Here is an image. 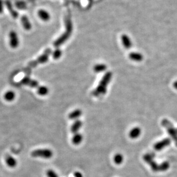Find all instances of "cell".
<instances>
[{
    "mask_svg": "<svg viewBox=\"0 0 177 177\" xmlns=\"http://www.w3.org/2000/svg\"><path fill=\"white\" fill-rule=\"evenodd\" d=\"M112 77V73L110 71L107 72L100 80L98 85L93 91L92 95L94 97H99L104 95L107 90L108 84L111 82Z\"/></svg>",
    "mask_w": 177,
    "mask_h": 177,
    "instance_id": "cell-1",
    "label": "cell"
},
{
    "mask_svg": "<svg viewBox=\"0 0 177 177\" xmlns=\"http://www.w3.org/2000/svg\"><path fill=\"white\" fill-rule=\"evenodd\" d=\"M162 126L167 129L169 134L174 141L177 146V130L175 128L173 124L167 119H163L161 121Z\"/></svg>",
    "mask_w": 177,
    "mask_h": 177,
    "instance_id": "cell-2",
    "label": "cell"
},
{
    "mask_svg": "<svg viewBox=\"0 0 177 177\" xmlns=\"http://www.w3.org/2000/svg\"><path fill=\"white\" fill-rule=\"evenodd\" d=\"M51 52V51L50 49H47L44 52V54L43 55H42L41 56H40L37 59L30 62L28 63V67L33 68V67H36L39 64H43V63H46L48 61L49 56Z\"/></svg>",
    "mask_w": 177,
    "mask_h": 177,
    "instance_id": "cell-3",
    "label": "cell"
},
{
    "mask_svg": "<svg viewBox=\"0 0 177 177\" xmlns=\"http://www.w3.org/2000/svg\"><path fill=\"white\" fill-rule=\"evenodd\" d=\"M31 155L35 158H42L44 159H49L53 156V152L49 149H38L32 151Z\"/></svg>",
    "mask_w": 177,
    "mask_h": 177,
    "instance_id": "cell-4",
    "label": "cell"
},
{
    "mask_svg": "<svg viewBox=\"0 0 177 177\" xmlns=\"http://www.w3.org/2000/svg\"><path fill=\"white\" fill-rule=\"evenodd\" d=\"M9 45L12 48H16L19 45V40L15 31H11L9 34Z\"/></svg>",
    "mask_w": 177,
    "mask_h": 177,
    "instance_id": "cell-5",
    "label": "cell"
},
{
    "mask_svg": "<svg viewBox=\"0 0 177 177\" xmlns=\"http://www.w3.org/2000/svg\"><path fill=\"white\" fill-rule=\"evenodd\" d=\"M21 83L24 85L28 86L32 88H36L39 87V82L36 80H32L28 77H25L21 80Z\"/></svg>",
    "mask_w": 177,
    "mask_h": 177,
    "instance_id": "cell-6",
    "label": "cell"
},
{
    "mask_svg": "<svg viewBox=\"0 0 177 177\" xmlns=\"http://www.w3.org/2000/svg\"><path fill=\"white\" fill-rule=\"evenodd\" d=\"M170 143H171V140L169 138H166L160 142L155 143V145L154 146V148L155 150L159 151L163 149L164 147L169 146L170 145Z\"/></svg>",
    "mask_w": 177,
    "mask_h": 177,
    "instance_id": "cell-7",
    "label": "cell"
},
{
    "mask_svg": "<svg viewBox=\"0 0 177 177\" xmlns=\"http://www.w3.org/2000/svg\"><path fill=\"white\" fill-rule=\"evenodd\" d=\"M5 4L6 6V8L8 9V11L9 12V13H11V15H12V16L14 18H17L18 16V12L16 11L13 7V5L12 4V2L9 1V0H6L5 2Z\"/></svg>",
    "mask_w": 177,
    "mask_h": 177,
    "instance_id": "cell-8",
    "label": "cell"
},
{
    "mask_svg": "<svg viewBox=\"0 0 177 177\" xmlns=\"http://www.w3.org/2000/svg\"><path fill=\"white\" fill-rule=\"evenodd\" d=\"M21 21L23 28L26 31H30L31 30L32 25L27 16L26 15H23L21 18Z\"/></svg>",
    "mask_w": 177,
    "mask_h": 177,
    "instance_id": "cell-9",
    "label": "cell"
},
{
    "mask_svg": "<svg viewBox=\"0 0 177 177\" xmlns=\"http://www.w3.org/2000/svg\"><path fill=\"white\" fill-rule=\"evenodd\" d=\"M121 41L124 47L126 49H130L132 46V43L130 38L128 35L124 34L121 36Z\"/></svg>",
    "mask_w": 177,
    "mask_h": 177,
    "instance_id": "cell-10",
    "label": "cell"
},
{
    "mask_svg": "<svg viewBox=\"0 0 177 177\" xmlns=\"http://www.w3.org/2000/svg\"><path fill=\"white\" fill-rule=\"evenodd\" d=\"M129 58L132 61L136 62H141L143 59V56L142 54L136 52H132L129 54Z\"/></svg>",
    "mask_w": 177,
    "mask_h": 177,
    "instance_id": "cell-11",
    "label": "cell"
},
{
    "mask_svg": "<svg viewBox=\"0 0 177 177\" xmlns=\"http://www.w3.org/2000/svg\"><path fill=\"white\" fill-rule=\"evenodd\" d=\"M38 16L43 21H48L51 18V16L48 12L44 9H40L38 11Z\"/></svg>",
    "mask_w": 177,
    "mask_h": 177,
    "instance_id": "cell-12",
    "label": "cell"
},
{
    "mask_svg": "<svg viewBox=\"0 0 177 177\" xmlns=\"http://www.w3.org/2000/svg\"><path fill=\"white\" fill-rule=\"evenodd\" d=\"M141 132V129L139 127H135L130 130L129 133V136L133 139H136L140 136Z\"/></svg>",
    "mask_w": 177,
    "mask_h": 177,
    "instance_id": "cell-13",
    "label": "cell"
},
{
    "mask_svg": "<svg viewBox=\"0 0 177 177\" xmlns=\"http://www.w3.org/2000/svg\"><path fill=\"white\" fill-rule=\"evenodd\" d=\"M82 126V122L80 120H77L75 121V122L73 124L71 127V132L73 133H78V131L79 129H80L81 127Z\"/></svg>",
    "mask_w": 177,
    "mask_h": 177,
    "instance_id": "cell-14",
    "label": "cell"
},
{
    "mask_svg": "<svg viewBox=\"0 0 177 177\" xmlns=\"http://www.w3.org/2000/svg\"><path fill=\"white\" fill-rule=\"evenodd\" d=\"M82 112L80 109H76L68 114V118L71 120H77L81 116Z\"/></svg>",
    "mask_w": 177,
    "mask_h": 177,
    "instance_id": "cell-15",
    "label": "cell"
},
{
    "mask_svg": "<svg viewBox=\"0 0 177 177\" xmlns=\"http://www.w3.org/2000/svg\"><path fill=\"white\" fill-rule=\"evenodd\" d=\"M6 163L11 168H13L17 165V161L12 156H8L6 158Z\"/></svg>",
    "mask_w": 177,
    "mask_h": 177,
    "instance_id": "cell-16",
    "label": "cell"
},
{
    "mask_svg": "<svg viewBox=\"0 0 177 177\" xmlns=\"http://www.w3.org/2000/svg\"><path fill=\"white\" fill-rule=\"evenodd\" d=\"M82 139H83L82 135L79 133H76L74 135L72 138V142L74 145H80L82 142Z\"/></svg>",
    "mask_w": 177,
    "mask_h": 177,
    "instance_id": "cell-17",
    "label": "cell"
},
{
    "mask_svg": "<svg viewBox=\"0 0 177 177\" xmlns=\"http://www.w3.org/2000/svg\"><path fill=\"white\" fill-rule=\"evenodd\" d=\"M107 68V66L105 64H97L94 66V71L96 73H100L105 71Z\"/></svg>",
    "mask_w": 177,
    "mask_h": 177,
    "instance_id": "cell-18",
    "label": "cell"
},
{
    "mask_svg": "<svg viewBox=\"0 0 177 177\" xmlns=\"http://www.w3.org/2000/svg\"><path fill=\"white\" fill-rule=\"evenodd\" d=\"M37 92L38 94H39L40 96H46L47 94H48L49 90H48V87H47L46 86H39L37 87Z\"/></svg>",
    "mask_w": 177,
    "mask_h": 177,
    "instance_id": "cell-19",
    "label": "cell"
},
{
    "mask_svg": "<svg viewBox=\"0 0 177 177\" xmlns=\"http://www.w3.org/2000/svg\"><path fill=\"white\" fill-rule=\"evenodd\" d=\"M16 96L15 93L13 91H8L4 94V98L8 101H13Z\"/></svg>",
    "mask_w": 177,
    "mask_h": 177,
    "instance_id": "cell-20",
    "label": "cell"
},
{
    "mask_svg": "<svg viewBox=\"0 0 177 177\" xmlns=\"http://www.w3.org/2000/svg\"><path fill=\"white\" fill-rule=\"evenodd\" d=\"M148 164H149V166H151V169L155 171V172H158V171H160V170H159V165L158 164L156 161H155L154 159H152L150 161H149L148 163Z\"/></svg>",
    "mask_w": 177,
    "mask_h": 177,
    "instance_id": "cell-21",
    "label": "cell"
},
{
    "mask_svg": "<svg viewBox=\"0 0 177 177\" xmlns=\"http://www.w3.org/2000/svg\"><path fill=\"white\" fill-rule=\"evenodd\" d=\"M113 161H114L115 164L119 165L121 164L123 161H124V157L123 156L122 154H117L114 155V158H113Z\"/></svg>",
    "mask_w": 177,
    "mask_h": 177,
    "instance_id": "cell-22",
    "label": "cell"
},
{
    "mask_svg": "<svg viewBox=\"0 0 177 177\" xmlns=\"http://www.w3.org/2000/svg\"><path fill=\"white\" fill-rule=\"evenodd\" d=\"M62 55V52L59 48L56 49L53 52V53H52V56H53V58L54 59H59L61 57Z\"/></svg>",
    "mask_w": 177,
    "mask_h": 177,
    "instance_id": "cell-23",
    "label": "cell"
},
{
    "mask_svg": "<svg viewBox=\"0 0 177 177\" xmlns=\"http://www.w3.org/2000/svg\"><path fill=\"white\" fill-rule=\"evenodd\" d=\"M160 171H165L167 170L170 167V164L168 161H164L159 164Z\"/></svg>",
    "mask_w": 177,
    "mask_h": 177,
    "instance_id": "cell-24",
    "label": "cell"
},
{
    "mask_svg": "<svg viewBox=\"0 0 177 177\" xmlns=\"http://www.w3.org/2000/svg\"><path fill=\"white\" fill-rule=\"evenodd\" d=\"M16 7L19 9H25L27 8V5L25 2L23 1H18L16 2Z\"/></svg>",
    "mask_w": 177,
    "mask_h": 177,
    "instance_id": "cell-25",
    "label": "cell"
},
{
    "mask_svg": "<svg viewBox=\"0 0 177 177\" xmlns=\"http://www.w3.org/2000/svg\"><path fill=\"white\" fill-rule=\"evenodd\" d=\"M46 175L47 177H59L57 173L52 170H48L46 172Z\"/></svg>",
    "mask_w": 177,
    "mask_h": 177,
    "instance_id": "cell-26",
    "label": "cell"
},
{
    "mask_svg": "<svg viewBox=\"0 0 177 177\" xmlns=\"http://www.w3.org/2000/svg\"><path fill=\"white\" fill-rule=\"evenodd\" d=\"M4 11V2L2 0H0V14L2 13Z\"/></svg>",
    "mask_w": 177,
    "mask_h": 177,
    "instance_id": "cell-27",
    "label": "cell"
},
{
    "mask_svg": "<svg viewBox=\"0 0 177 177\" xmlns=\"http://www.w3.org/2000/svg\"><path fill=\"white\" fill-rule=\"evenodd\" d=\"M74 176L75 177H83L82 173H80V172H78V171H77L74 173Z\"/></svg>",
    "mask_w": 177,
    "mask_h": 177,
    "instance_id": "cell-28",
    "label": "cell"
},
{
    "mask_svg": "<svg viewBox=\"0 0 177 177\" xmlns=\"http://www.w3.org/2000/svg\"><path fill=\"white\" fill-rule=\"evenodd\" d=\"M173 86H174V87L176 89H177V81H176V82H174V83H173Z\"/></svg>",
    "mask_w": 177,
    "mask_h": 177,
    "instance_id": "cell-29",
    "label": "cell"
},
{
    "mask_svg": "<svg viewBox=\"0 0 177 177\" xmlns=\"http://www.w3.org/2000/svg\"></svg>",
    "mask_w": 177,
    "mask_h": 177,
    "instance_id": "cell-30",
    "label": "cell"
}]
</instances>
